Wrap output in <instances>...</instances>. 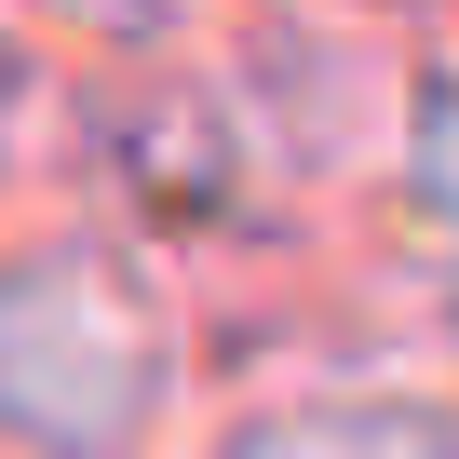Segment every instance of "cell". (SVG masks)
Returning <instances> with one entry per match:
<instances>
[{
  "instance_id": "4",
  "label": "cell",
  "mask_w": 459,
  "mask_h": 459,
  "mask_svg": "<svg viewBox=\"0 0 459 459\" xmlns=\"http://www.w3.org/2000/svg\"><path fill=\"white\" fill-rule=\"evenodd\" d=\"M55 122V82L28 68V41H0V203H14V176H28V135Z\"/></svg>"
},
{
  "instance_id": "3",
  "label": "cell",
  "mask_w": 459,
  "mask_h": 459,
  "mask_svg": "<svg viewBox=\"0 0 459 459\" xmlns=\"http://www.w3.org/2000/svg\"><path fill=\"white\" fill-rule=\"evenodd\" d=\"M378 244H392L432 298H459V82L405 95V122H392V149H378Z\"/></svg>"
},
{
  "instance_id": "1",
  "label": "cell",
  "mask_w": 459,
  "mask_h": 459,
  "mask_svg": "<svg viewBox=\"0 0 459 459\" xmlns=\"http://www.w3.org/2000/svg\"><path fill=\"white\" fill-rule=\"evenodd\" d=\"M176 419V298L95 230H0V459H149Z\"/></svg>"
},
{
  "instance_id": "2",
  "label": "cell",
  "mask_w": 459,
  "mask_h": 459,
  "mask_svg": "<svg viewBox=\"0 0 459 459\" xmlns=\"http://www.w3.org/2000/svg\"><path fill=\"white\" fill-rule=\"evenodd\" d=\"M189 459H459V405L446 392H271L216 419Z\"/></svg>"
}]
</instances>
